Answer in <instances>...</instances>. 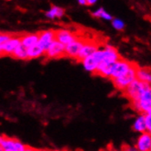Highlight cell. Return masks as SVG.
Wrapping results in <instances>:
<instances>
[{
    "label": "cell",
    "mask_w": 151,
    "mask_h": 151,
    "mask_svg": "<svg viewBox=\"0 0 151 151\" xmlns=\"http://www.w3.org/2000/svg\"><path fill=\"white\" fill-rule=\"evenodd\" d=\"M25 151H37V149H36V148H34V147H30V146H26Z\"/></svg>",
    "instance_id": "26"
},
{
    "label": "cell",
    "mask_w": 151,
    "mask_h": 151,
    "mask_svg": "<svg viewBox=\"0 0 151 151\" xmlns=\"http://www.w3.org/2000/svg\"><path fill=\"white\" fill-rule=\"evenodd\" d=\"M11 57L14 59H17V60H29L28 49H27L24 45H22V43H21L20 45L15 50Z\"/></svg>",
    "instance_id": "16"
},
{
    "label": "cell",
    "mask_w": 151,
    "mask_h": 151,
    "mask_svg": "<svg viewBox=\"0 0 151 151\" xmlns=\"http://www.w3.org/2000/svg\"><path fill=\"white\" fill-rule=\"evenodd\" d=\"M84 43H85V38L79 37L76 40H74L73 42L67 45L66 50H65L66 51V57L75 59L77 60L80 52H81L82 49L84 46Z\"/></svg>",
    "instance_id": "8"
},
{
    "label": "cell",
    "mask_w": 151,
    "mask_h": 151,
    "mask_svg": "<svg viewBox=\"0 0 151 151\" xmlns=\"http://www.w3.org/2000/svg\"><path fill=\"white\" fill-rule=\"evenodd\" d=\"M37 151H50V150H46V149H37Z\"/></svg>",
    "instance_id": "29"
},
{
    "label": "cell",
    "mask_w": 151,
    "mask_h": 151,
    "mask_svg": "<svg viewBox=\"0 0 151 151\" xmlns=\"http://www.w3.org/2000/svg\"><path fill=\"white\" fill-rule=\"evenodd\" d=\"M63 151H68V150H63Z\"/></svg>",
    "instance_id": "34"
},
{
    "label": "cell",
    "mask_w": 151,
    "mask_h": 151,
    "mask_svg": "<svg viewBox=\"0 0 151 151\" xmlns=\"http://www.w3.org/2000/svg\"><path fill=\"white\" fill-rule=\"evenodd\" d=\"M132 107L141 114H146L151 110V89L147 90L137 102L131 103Z\"/></svg>",
    "instance_id": "3"
},
{
    "label": "cell",
    "mask_w": 151,
    "mask_h": 151,
    "mask_svg": "<svg viewBox=\"0 0 151 151\" xmlns=\"http://www.w3.org/2000/svg\"><path fill=\"white\" fill-rule=\"evenodd\" d=\"M79 37L80 35H77L68 29H55V40L65 46L76 40Z\"/></svg>",
    "instance_id": "9"
},
{
    "label": "cell",
    "mask_w": 151,
    "mask_h": 151,
    "mask_svg": "<svg viewBox=\"0 0 151 151\" xmlns=\"http://www.w3.org/2000/svg\"><path fill=\"white\" fill-rule=\"evenodd\" d=\"M14 35L15 33H1L0 35V46L9 41L14 37Z\"/></svg>",
    "instance_id": "19"
},
{
    "label": "cell",
    "mask_w": 151,
    "mask_h": 151,
    "mask_svg": "<svg viewBox=\"0 0 151 151\" xmlns=\"http://www.w3.org/2000/svg\"><path fill=\"white\" fill-rule=\"evenodd\" d=\"M133 129L137 132L146 133L147 132V126H146V117L145 114H140L139 116L135 120L134 125H133Z\"/></svg>",
    "instance_id": "15"
},
{
    "label": "cell",
    "mask_w": 151,
    "mask_h": 151,
    "mask_svg": "<svg viewBox=\"0 0 151 151\" xmlns=\"http://www.w3.org/2000/svg\"><path fill=\"white\" fill-rule=\"evenodd\" d=\"M112 25L114 28L116 29V30H124V29H125V23H124L122 20L118 19H114L112 20Z\"/></svg>",
    "instance_id": "20"
},
{
    "label": "cell",
    "mask_w": 151,
    "mask_h": 151,
    "mask_svg": "<svg viewBox=\"0 0 151 151\" xmlns=\"http://www.w3.org/2000/svg\"><path fill=\"white\" fill-rule=\"evenodd\" d=\"M148 89H150V84L142 83L137 79L123 92V94L131 103H134L137 102L140 99L142 94L147 90H148Z\"/></svg>",
    "instance_id": "1"
},
{
    "label": "cell",
    "mask_w": 151,
    "mask_h": 151,
    "mask_svg": "<svg viewBox=\"0 0 151 151\" xmlns=\"http://www.w3.org/2000/svg\"><path fill=\"white\" fill-rule=\"evenodd\" d=\"M15 140H16L15 137H9L5 135H2L1 138H0V150L10 149L14 151Z\"/></svg>",
    "instance_id": "14"
},
{
    "label": "cell",
    "mask_w": 151,
    "mask_h": 151,
    "mask_svg": "<svg viewBox=\"0 0 151 151\" xmlns=\"http://www.w3.org/2000/svg\"><path fill=\"white\" fill-rule=\"evenodd\" d=\"M78 3L80 4V5H83V6H87V0H79L78 1Z\"/></svg>",
    "instance_id": "28"
},
{
    "label": "cell",
    "mask_w": 151,
    "mask_h": 151,
    "mask_svg": "<svg viewBox=\"0 0 151 151\" xmlns=\"http://www.w3.org/2000/svg\"><path fill=\"white\" fill-rule=\"evenodd\" d=\"M64 15V9L60 6L51 5L50 9L46 12V17L50 19H55V17H61Z\"/></svg>",
    "instance_id": "18"
},
{
    "label": "cell",
    "mask_w": 151,
    "mask_h": 151,
    "mask_svg": "<svg viewBox=\"0 0 151 151\" xmlns=\"http://www.w3.org/2000/svg\"><path fill=\"white\" fill-rule=\"evenodd\" d=\"M137 79L142 83L151 84V68L139 67L137 73Z\"/></svg>",
    "instance_id": "13"
},
{
    "label": "cell",
    "mask_w": 151,
    "mask_h": 151,
    "mask_svg": "<svg viewBox=\"0 0 151 151\" xmlns=\"http://www.w3.org/2000/svg\"><path fill=\"white\" fill-rule=\"evenodd\" d=\"M146 117V126H147V132L151 134V116L148 114H145Z\"/></svg>",
    "instance_id": "22"
},
{
    "label": "cell",
    "mask_w": 151,
    "mask_h": 151,
    "mask_svg": "<svg viewBox=\"0 0 151 151\" xmlns=\"http://www.w3.org/2000/svg\"><path fill=\"white\" fill-rule=\"evenodd\" d=\"M147 114H148V115H150V116H151V110H149V111L147 113Z\"/></svg>",
    "instance_id": "30"
},
{
    "label": "cell",
    "mask_w": 151,
    "mask_h": 151,
    "mask_svg": "<svg viewBox=\"0 0 151 151\" xmlns=\"http://www.w3.org/2000/svg\"><path fill=\"white\" fill-rule=\"evenodd\" d=\"M138 68H139V66L135 63L134 65L132 66V68L125 75H123L122 77L112 81L114 87L119 91H122V92L125 91L126 89L135 81V80H137V73Z\"/></svg>",
    "instance_id": "2"
},
{
    "label": "cell",
    "mask_w": 151,
    "mask_h": 151,
    "mask_svg": "<svg viewBox=\"0 0 151 151\" xmlns=\"http://www.w3.org/2000/svg\"><path fill=\"white\" fill-rule=\"evenodd\" d=\"M40 39H39V45L45 50L50 48V46L52 44V42L56 40H55V29H48L39 32Z\"/></svg>",
    "instance_id": "10"
},
{
    "label": "cell",
    "mask_w": 151,
    "mask_h": 151,
    "mask_svg": "<svg viewBox=\"0 0 151 151\" xmlns=\"http://www.w3.org/2000/svg\"><path fill=\"white\" fill-rule=\"evenodd\" d=\"M134 63H133V61H129L126 59L121 58L117 63H115L110 79L112 81H114V80H116V79L122 77L123 75H125L132 68V66L134 65Z\"/></svg>",
    "instance_id": "5"
},
{
    "label": "cell",
    "mask_w": 151,
    "mask_h": 151,
    "mask_svg": "<svg viewBox=\"0 0 151 151\" xmlns=\"http://www.w3.org/2000/svg\"><path fill=\"white\" fill-rule=\"evenodd\" d=\"M54 151H60V150H54Z\"/></svg>",
    "instance_id": "33"
},
{
    "label": "cell",
    "mask_w": 151,
    "mask_h": 151,
    "mask_svg": "<svg viewBox=\"0 0 151 151\" xmlns=\"http://www.w3.org/2000/svg\"><path fill=\"white\" fill-rule=\"evenodd\" d=\"M28 55H29V60L36 59L40 56L45 55V50H44L39 44H37V45L28 49Z\"/></svg>",
    "instance_id": "17"
},
{
    "label": "cell",
    "mask_w": 151,
    "mask_h": 151,
    "mask_svg": "<svg viewBox=\"0 0 151 151\" xmlns=\"http://www.w3.org/2000/svg\"><path fill=\"white\" fill-rule=\"evenodd\" d=\"M150 89H151V84H150Z\"/></svg>",
    "instance_id": "35"
},
{
    "label": "cell",
    "mask_w": 151,
    "mask_h": 151,
    "mask_svg": "<svg viewBox=\"0 0 151 151\" xmlns=\"http://www.w3.org/2000/svg\"><path fill=\"white\" fill-rule=\"evenodd\" d=\"M25 149H26V146L23 145L19 139H17V138H16V140H15V147H14V151H25Z\"/></svg>",
    "instance_id": "21"
},
{
    "label": "cell",
    "mask_w": 151,
    "mask_h": 151,
    "mask_svg": "<svg viewBox=\"0 0 151 151\" xmlns=\"http://www.w3.org/2000/svg\"><path fill=\"white\" fill-rule=\"evenodd\" d=\"M104 58V50H98L96 52H94L93 55L87 57L84 59L82 63L86 70L90 73H93V74L95 73V70L98 67L99 63L103 60Z\"/></svg>",
    "instance_id": "4"
},
{
    "label": "cell",
    "mask_w": 151,
    "mask_h": 151,
    "mask_svg": "<svg viewBox=\"0 0 151 151\" xmlns=\"http://www.w3.org/2000/svg\"><path fill=\"white\" fill-rule=\"evenodd\" d=\"M23 34H19V33H15L14 37L6 42L4 45L0 46V52H1V56H10L13 54V52L15 50L19 47L21 44V38H22Z\"/></svg>",
    "instance_id": "6"
},
{
    "label": "cell",
    "mask_w": 151,
    "mask_h": 151,
    "mask_svg": "<svg viewBox=\"0 0 151 151\" xmlns=\"http://www.w3.org/2000/svg\"><path fill=\"white\" fill-rule=\"evenodd\" d=\"M0 151H13V150H10V149H6V150H0Z\"/></svg>",
    "instance_id": "32"
},
{
    "label": "cell",
    "mask_w": 151,
    "mask_h": 151,
    "mask_svg": "<svg viewBox=\"0 0 151 151\" xmlns=\"http://www.w3.org/2000/svg\"><path fill=\"white\" fill-rule=\"evenodd\" d=\"M101 17H102V19H106V20H113L114 19L113 17L109 13L106 12L104 9V11H103V13L101 15Z\"/></svg>",
    "instance_id": "23"
},
{
    "label": "cell",
    "mask_w": 151,
    "mask_h": 151,
    "mask_svg": "<svg viewBox=\"0 0 151 151\" xmlns=\"http://www.w3.org/2000/svg\"><path fill=\"white\" fill-rule=\"evenodd\" d=\"M96 3V0H87V6H92Z\"/></svg>",
    "instance_id": "27"
},
{
    "label": "cell",
    "mask_w": 151,
    "mask_h": 151,
    "mask_svg": "<svg viewBox=\"0 0 151 151\" xmlns=\"http://www.w3.org/2000/svg\"><path fill=\"white\" fill-rule=\"evenodd\" d=\"M40 34L31 33V34H23L21 38V43L27 49H29L39 43Z\"/></svg>",
    "instance_id": "12"
},
{
    "label": "cell",
    "mask_w": 151,
    "mask_h": 151,
    "mask_svg": "<svg viewBox=\"0 0 151 151\" xmlns=\"http://www.w3.org/2000/svg\"><path fill=\"white\" fill-rule=\"evenodd\" d=\"M110 151H122V150H117V149H112V150H110Z\"/></svg>",
    "instance_id": "31"
},
{
    "label": "cell",
    "mask_w": 151,
    "mask_h": 151,
    "mask_svg": "<svg viewBox=\"0 0 151 151\" xmlns=\"http://www.w3.org/2000/svg\"><path fill=\"white\" fill-rule=\"evenodd\" d=\"M103 11H104V8H99V9H97L96 11H94V12H93L92 13V15L94 17H101V15H102V13H103Z\"/></svg>",
    "instance_id": "25"
},
{
    "label": "cell",
    "mask_w": 151,
    "mask_h": 151,
    "mask_svg": "<svg viewBox=\"0 0 151 151\" xmlns=\"http://www.w3.org/2000/svg\"><path fill=\"white\" fill-rule=\"evenodd\" d=\"M135 147L137 151H151V134L147 132L141 134L137 140Z\"/></svg>",
    "instance_id": "11"
},
{
    "label": "cell",
    "mask_w": 151,
    "mask_h": 151,
    "mask_svg": "<svg viewBox=\"0 0 151 151\" xmlns=\"http://www.w3.org/2000/svg\"><path fill=\"white\" fill-rule=\"evenodd\" d=\"M122 151H137L136 147H130L128 145H123L122 146Z\"/></svg>",
    "instance_id": "24"
},
{
    "label": "cell",
    "mask_w": 151,
    "mask_h": 151,
    "mask_svg": "<svg viewBox=\"0 0 151 151\" xmlns=\"http://www.w3.org/2000/svg\"><path fill=\"white\" fill-rule=\"evenodd\" d=\"M66 46L61 44L60 42L54 40L50 48L46 50L45 56L48 59H59L66 57Z\"/></svg>",
    "instance_id": "7"
}]
</instances>
